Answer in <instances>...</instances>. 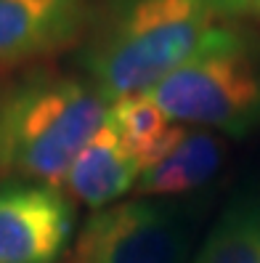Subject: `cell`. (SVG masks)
<instances>
[{
  "label": "cell",
  "instance_id": "obj_4",
  "mask_svg": "<svg viewBox=\"0 0 260 263\" xmlns=\"http://www.w3.org/2000/svg\"><path fill=\"white\" fill-rule=\"evenodd\" d=\"M191 231L183 215L146 199L93 210L67 263H186Z\"/></svg>",
  "mask_w": 260,
  "mask_h": 263
},
{
  "label": "cell",
  "instance_id": "obj_9",
  "mask_svg": "<svg viewBox=\"0 0 260 263\" xmlns=\"http://www.w3.org/2000/svg\"><path fill=\"white\" fill-rule=\"evenodd\" d=\"M109 120L119 130L133 160L141 165V173L146 167L157 165L173 149L183 130L181 125L167 120L144 93L114 101L109 109Z\"/></svg>",
  "mask_w": 260,
  "mask_h": 263
},
{
  "label": "cell",
  "instance_id": "obj_11",
  "mask_svg": "<svg viewBox=\"0 0 260 263\" xmlns=\"http://www.w3.org/2000/svg\"><path fill=\"white\" fill-rule=\"evenodd\" d=\"M223 8H231V11H242V13H250V16L260 19V0H221Z\"/></svg>",
  "mask_w": 260,
  "mask_h": 263
},
{
  "label": "cell",
  "instance_id": "obj_10",
  "mask_svg": "<svg viewBox=\"0 0 260 263\" xmlns=\"http://www.w3.org/2000/svg\"><path fill=\"white\" fill-rule=\"evenodd\" d=\"M191 263H260V210H228Z\"/></svg>",
  "mask_w": 260,
  "mask_h": 263
},
{
  "label": "cell",
  "instance_id": "obj_1",
  "mask_svg": "<svg viewBox=\"0 0 260 263\" xmlns=\"http://www.w3.org/2000/svg\"><path fill=\"white\" fill-rule=\"evenodd\" d=\"M221 0H125L83 56L88 80L114 104L149 93L223 27Z\"/></svg>",
  "mask_w": 260,
  "mask_h": 263
},
{
  "label": "cell",
  "instance_id": "obj_2",
  "mask_svg": "<svg viewBox=\"0 0 260 263\" xmlns=\"http://www.w3.org/2000/svg\"><path fill=\"white\" fill-rule=\"evenodd\" d=\"M85 77L35 72L0 93V178L53 183L109 117Z\"/></svg>",
  "mask_w": 260,
  "mask_h": 263
},
{
  "label": "cell",
  "instance_id": "obj_6",
  "mask_svg": "<svg viewBox=\"0 0 260 263\" xmlns=\"http://www.w3.org/2000/svg\"><path fill=\"white\" fill-rule=\"evenodd\" d=\"M96 0H0V67L53 56L80 40Z\"/></svg>",
  "mask_w": 260,
  "mask_h": 263
},
{
  "label": "cell",
  "instance_id": "obj_8",
  "mask_svg": "<svg viewBox=\"0 0 260 263\" xmlns=\"http://www.w3.org/2000/svg\"><path fill=\"white\" fill-rule=\"evenodd\" d=\"M221 162L223 144L218 141V136L202 128H183L173 149L157 165L146 167L141 173L135 192L146 197L191 192L215 176Z\"/></svg>",
  "mask_w": 260,
  "mask_h": 263
},
{
  "label": "cell",
  "instance_id": "obj_7",
  "mask_svg": "<svg viewBox=\"0 0 260 263\" xmlns=\"http://www.w3.org/2000/svg\"><path fill=\"white\" fill-rule=\"evenodd\" d=\"M141 178V165L133 160L114 122L106 117L104 125L69 162L61 176V192L77 202L101 210L114 205Z\"/></svg>",
  "mask_w": 260,
  "mask_h": 263
},
{
  "label": "cell",
  "instance_id": "obj_3",
  "mask_svg": "<svg viewBox=\"0 0 260 263\" xmlns=\"http://www.w3.org/2000/svg\"><path fill=\"white\" fill-rule=\"evenodd\" d=\"M144 96L175 125L247 133L260 125V64L223 24L205 51Z\"/></svg>",
  "mask_w": 260,
  "mask_h": 263
},
{
  "label": "cell",
  "instance_id": "obj_5",
  "mask_svg": "<svg viewBox=\"0 0 260 263\" xmlns=\"http://www.w3.org/2000/svg\"><path fill=\"white\" fill-rule=\"evenodd\" d=\"M74 210L53 183L0 186V263H56L69 247Z\"/></svg>",
  "mask_w": 260,
  "mask_h": 263
}]
</instances>
